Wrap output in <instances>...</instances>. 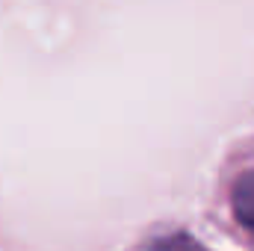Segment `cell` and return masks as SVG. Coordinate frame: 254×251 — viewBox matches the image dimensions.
<instances>
[{
  "mask_svg": "<svg viewBox=\"0 0 254 251\" xmlns=\"http://www.w3.org/2000/svg\"><path fill=\"white\" fill-rule=\"evenodd\" d=\"M234 213L254 234V172L243 175L234 187Z\"/></svg>",
  "mask_w": 254,
  "mask_h": 251,
  "instance_id": "1",
  "label": "cell"
},
{
  "mask_svg": "<svg viewBox=\"0 0 254 251\" xmlns=\"http://www.w3.org/2000/svg\"><path fill=\"white\" fill-rule=\"evenodd\" d=\"M154 251H207V249L198 246L190 237H166V240H160L154 246Z\"/></svg>",
  "mask_w": 254,
  "mask_h": 251,
  "instance_id": "2",
  "label": "cell"
}]
</instances>
